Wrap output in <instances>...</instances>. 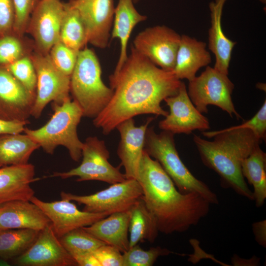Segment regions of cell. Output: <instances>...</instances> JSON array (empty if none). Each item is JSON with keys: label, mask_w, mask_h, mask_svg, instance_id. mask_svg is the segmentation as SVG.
Masks as SVG:
<instances>
[{"label": "cell", "mask_w": 266, "mask_h": 266, "mask_svg": "<svg viewBox=\"0 0 266 266\" xmlns=\"http://www.w3.org/2000/svg\"><path fill=\"white\" fill-rule=\"evenodd\" d=\"M112 96L93 119V124L107 135L121 122L141 114L166 117L161 103L176 95L182 82L173 71L165 70L132 46L131 53L120 70L109 77Z\"/></svg>", "instance_id": "cell-1"}, {"label": "cell", "mask_w": 266, "mask_h": 266, "mask_svg": "<svg viewBox=\"0 0 266 266\" xmlns=\"http://www.w3.org/2000/svg\"><path fill=\"white\" fill-rule=\"evenodd\" d=\"M228 75L214 67L207 66L200 75L189 81L188 94L200 112L207 113V106L213 105L231 117L234 115L237 119H242L232 100L234 86Z\"/></svg>", "instance_id": "cell-7"}, {"label": "cell", "mask_w": 266, "mask_h": 266, "mask_svg": "<svg viewBox=\"0 0 266 266\" xmlns=\"http://www.w3.org/2000/svg\"><path fill=\"white\" fill-rule=\"evenodd\" d=\"M64 2L60 0H41L30 17L26 33L33 39L34 51L48 54L60 40Z\"/></svg>", "instance_id": "cell-12"}, {"label": "cell", "mask_w": 266, "mask_h": 266, "mask_svg": "<svg viewBox=\"0 0 266 266\" xmlns=\"http://www.w3.org/2000/svg\"><path fill=\"white\" fill-rule=\"evenodd\" d=\"M85 24L88 43L101 49L108 46L115 8L113 0H70Z\"/></svg>", "instance_id": "cell-15"}, {"label": "cell", "mask_w": 266, "mask_h": 266, "mask_svg": "<svg viewBox=\"0 0 266 266\" xmlns=\"http://www.w3.org/2000/svg\"><path fill=\"white\" fill-rule=\"evenodd\" d=\"M61 199L83 204V210L91 213H112L128 210L142 195L136 179H127L92 195L79 196L62 192Z\"/></svg>", "instance_id": "cell-9"}, {"label": "cell", "mask_w": 266, "mask_h": 266, "mask_svg": "<svg viewBox=\"0 0 266 266\" xmlns=\"http://www.w3.org/2000/svg\"><path fill=\"white\" fill-rule=\"evenodd\" d=\"M28 123L29 121H11L0 119V135L20 133L24 132L25 126Z\"/></svg>", "instance_id": "cell-38"}, {"label": "cell", "mask_w": 266, "mask_h": 266, "mask_svg": "<svg viewBox=\"0 0 266 266\" xmlns=\"http://www.w3.org/2000/svg\"><path fill=\"white\" fill-rule=\"evenodd\" d=\"M60 40L77 52L88 43L87 30L83 20L77 9L69 1L64 3Z\"/></svg>", "instance_id": "cell-28"}, {"label": "cell", "mask_w": 266, "mask_h": 266, "mask_svg": "<svg viewBox=\"0 0 266 266\" xmlns=\"http://www.w3.org/2000/svg\"><path fill=\"white\" fill-rule=\"evenodd\" d=\"M51 224L43 211L30 200H14L0 205V229L41 231Z\"/></svg>", "instance_id": "cell-19"}, {"label": "cell", "mask_w": 266, "mask_h": 266, "mask_svg": "<svg viewBox=\"0 0 266 266\" xmlns=\"http://www.w3.org/2000/svg\"><path fill=\"white\" fill-rule=\"evenodd\" d=\"M40 147L27 134L0 135V167L28 164L32 153Z\"/></svg>", "instance_id": "cell-25"}, {"label": "cell", "mask_w": 266, "mask_h": 266, "mask_svg": "<svg viewBox=\"0 0 266 266\" xmlns=\"http://www.w3.org/2000/svg\"><path fill=\"white\" fill-rule=\"evenodd\" d=\"M78 52L59 40L52 46L48 55L54 66L62 73L70 77Z\"/></svg>", "instance_id": "cell-34"}, {"label": "cell", "mask_w": 266, "mask_h": 266, "mask_svg": "<svg viewBox=\"0 0 266 266\" xmlns=\"http://www.w3.org/2000/svg\"><path fill=\"white\" fill-rule=\"evenodd\" d=\"M82 157L78 166L66 172H55L50 177L67 179L76 176L78 182L96 180L110 184L127 179L119 167H115L108 162L109 152L104 141L97 137H89L83 142Z\"/></svg>", "instance_id": "cell-8"}, {"label": "cell", "mask_w": 266, "mask_h": 266, "mask_svg": "<svg viewBox=\"0 0 266 266\" xmlns=\"http://www.w3.org/2000/svg\"><path fill=\"white\" fill-rule=\"evenodd\" d=\"M153 120L147 119L146 122L136 126L133 118L119 123L116 129L120 135L117 155L121 165L125 169L127 179H137L140 161L144 151L147 129Z\"/></svg>", "instance_id": "cell-18"}, {"label": "cell", "mask_w": 266, "mask_h": 266, "mask_svg": "<svg viewBox=\"0 0 266 266\" xmlns=\"http://www.w3.org/2000/svg\"><path fill=\"white\" fill-rule=\"evenodd\" d=\"M100 266H123V254L117 248L104 244L92 253Z\"/></svg>", "instance_id": "cell-36"}, {"label": "cell", "mask_w": 266, "mask_h": 266, "mask_svg": "<svg viewBox=\"0 0 266 266\" xmlns=\"http://www.w3.org/2000/svg\"><path fill=\"white\" fill-rule=\"evenodd\" d=\"M79 266H100L98 260L91 253H87L73 258Z\"/></svg>", "instance_id": "cell-40"}, {"label": "cell", "mask_w": 266, "mask_h": 266, "mask_svg": "<svg viewBox=\"0 0 266 266\" xmlns=\"http://www.w3.org/2000/svg\"><path fill=\"white\" fill-rule=\"evenodd\" d=\"M133 0V2L136 3V2H137L138 1H139L140 0Z\"/></svg>", "instance_id": "cell-41"}, {"label": "cell", "mask_w": 266, "mask_h": 266, "mask_svg": "<svg viewBox=\"0 0 266 266\" xmlns=\"http://www.w3.org/2000/svg\"><path fill=\"white\" fill-rule=\"evenodd\" d=\"M206 43L186 35L181 36L173 72L179 79L190 81L202 67L211 62Z\"/></svg>", "instance_id": "cell-21"}, {"label": "cell", "mask_w": 266, "mask_h": 266, "mask_svg": "<svg viewBox=\"0 0 266 266\" xmlns=\"http://www.w3.org/2000/svg\"><path fill=\"white\" fill-rule=\"evenodd\" d=\"M4 67L28 90L36 94L37 77L30 55L25 56Z\"/></svg>", "instance_id": "cell-33"}, {"label": "cell", "mask_w": 266, "mask_h": 266, "mask_svg": "<svg viewBox=\"0 0 266 266\" xmlns=\"http://www.w3.org/2000/svg\"><path fill=\"white\" fill-rule=\"evenodd\" d=\"M252 230L256 241L263 247H266V221L255 222L252 225Z\"/></svg>", "instance_id": "cell-39"}, {"label": "cell", "mask_w": 266, "mask_h": 266, "mask_svg": "<svg viewBox=\"0 0 266 266\" xmlns=\"http://www.w3.org/2000/svg\"><path fill=\"white\" fill-rule=\"evenodd\" d=\"M241 172L254 188V200L261 207L266 199V154L257 147L241 164Z\"/></svg>", "instance_id": "cell-27"}, {"label": "cell", "mask_w": 266, "mask_h": 266, "mask_svg": "<svg viewBox=\"0 0 266 266\" xmlns=\"http://www.w3.org/2000/svg\"><path fill=\"white\" fill-rule=\"evenodd\" d=\"M15 9L12 0H0V36L13 32Z\"/></svg>", "instance_id": "cell-37"}, {"label": "cell", "mask_w": 266, "mask_h": 266, "mask_svg": "<svg viewBox=\"0 0 266 266\" xmlns=\"http://www.w3.org/2000/svg\"><path fill=\"white\" fill-rule=\"evenodd\" d=\"M70 92L83 116L95 118L110 100L113 91L101 79V68L95 52L85 47L79 51L70 75Z\"/></svg>", "instance_id": "cell-6"}, {"label": "cell", "mask_w": 266, "mask_h": 266, "mask_svg": "<svg viewBox=\"0 0 266 266\" xmlns=\"http://www.w3.org/2000/svg\"><path fill=\"white\" fill-rule=\"evenodd\" d=\"M54 111L50 120L42 127L32 130L25 128L24 132L49 154H53L57 147L63 146L71 158L79 162L82 157L83 142L79 139L77 129L83 112L70 97L60 104L52 103Z\"/></svg>", "instance_id": "cell-4"}, {"label": "cell", "mask_w": 266, "mask_h": 266, "mask_svg": "<svg viewBox=\"0 0 266 266\" xmlns=\"http://www.w3.org/2000/svg\"><path fill=\"white\" fill-rule=\"evenodd\" d=\"M261 2H263V3H265L266 2V0H260Z\"/></svg>", "instance_id": "cell-42"}, {"label": "cell", "mask_w": 266, "mask_h": 266, "mask_svg": "<svg viewBox=\"0 0 266 266\" xmlns=\"http://www.w3.org/2000/svg\"><path fill=\"white\" fill-rule=\"evenodd\" d=\"M133 3V0H118L115 8L111 37L119 39L120 53L113 74L120 70L128 58V43L133 29L147 18L136 10Z\"/></svg>", "instance_id": "cell-24"}, {"label": "cell", "mask_w": 266, "mask_h": 266, "mask_svg": "<svg viewBox=\"0 0 266 266\" xmlns=\"http://www.w3.org/2000/svg\"><path fill=\"white\" fill-rule=\"evenodd\" d=\"M141 199L165 234L182 233L208 213L210 203L196 193H182L156 160L144 150L138 177Z\"/></svg>", "instance_id": "cell-2"}, {"label": "cell", "mask_w": 266, "mask_h": 266, "mask_svg": "<svg viewBox=\"0 0 266 266\" xmlns=\"http://www.w3.org/2000/svg\"><path fill=\"white\" fill-rule=\"evenodd\" d=\"M59 240L73 258L91 253L101 245L105 244L83 228L76 229L66 233L60 237Z\"/></svg>", "instance_id": "cell-30"}, {"label": "cell", "mask_w": 266, "mask_h": 266, "mask_svg": "<svg viewBox=\"0 0 266 266\" xmlns=\"http://www.w3.org/2000/svg\"><path fill=\"white\" fill-rule=\"evenodd\" d=\"M39 231L0 229V260L12 261L24 253L36 239Z\"/></svg>", "instance_id": "cell-29"}, {"label": "cell", "mask_w": 266, "mask_h": 266, "mask_svg": "<svg viewBox=\"0 0 266 266\" xmlns=\"http://www.w3.org/2000/svg\"><path fill=\"white\" fill-rule=\"evenodd\" d=\"M15 9L13 32L21 36L26 33L33 11L41 0H12Z\"/></svg>", "instance_id": "cell-35"}, {"label": "cell", "mask_w": 266, "mask_h": 266, "mask_svg": "<svg viewBox=\"0 0 266 266\" xmlns=\"http://www.w3.org/2000/svg\"><path fill=\"white\" fill-rule=\"evenodd\" d=\"M203 136L213 137L207 140L194 135L193 140L203 164L220 176L221 185L254 200L241 172V164L257 147L262 140L248 129H227L202 132Z\"/></svg>", "instance_id": "cell-3"}, {"label": "cell", "mask_w": 266, "mask_h": 266, "mask_svg": "<svg viewBox=\"0 0 266 266\" xmlns=\"http://www.w3.org/2000/svg\"><path fill=\"white\" fill-rule=\"evenodd\" d=\"M23 37L14 33L0 36V67L30 56L33 51V44H29Z\"/></svg>", "instance_id": "cell-31"}, {"label": "cell", "mask_w": 266, "mask_h": 266, "mask_svg": "<svg viewBox=\"0 0 266 266\" xmlns=\"http://www.w3.org/2000/svg\"><path fill=\"white\" fill-rule=\"evenodd\" d=\"M174 135L165 131L158 133L153 127H148L144 150L158 162L179 192L196 193L210 204H218L216 194L194 176L181 160L175 147Z\"/></svg>", "instance_id": "cell-5"}, {"label": "cell", "mask_w": 266, "mask_h": 266, "mask_svg": "<svg viewBox=\"0 0 266 266\" xmlns=\"http://www.w3.org/2000/svg\"><path fill=\"white\" fill-rule=\"evenodd\" d=\"M34 176L35 167L31 164L0 167V205L14 200H30L34 194L31 184L40 179Z\"/></svg>", "instance_id": "cell-20"}, {"label": "cell", "mask_w": 266, "mask_h": 266, "mask_svg": "<svg viewBox=\"0 0 266 266\" xmlns=\"http://www.w3.org/2000/svg\"><path fill=\"white\" fill-rule=\"evenodd\" d=\"M12 263L20 266H76L74 259L66 250L51 224L40 231L32 245Z\"/></svg>", "instance_id": "cell-14"}, {"label": "cell", "mask_w": 266, "mask_h": 266, "mask_svg": "<svg viewBox=\"0 0 266 266\" xmlns=\"http://www.w3.org/2000/svg\"><path fill=\"white\" fill-rule=\"evenodd\" d=\"M181 36L165 26L146 29L135 37L132 46L161 68L172 71Z\"/></svg>", "instance_id": "cell-11"}, {"label": "cell", "mask_w": 266, "mask_h": 266, "mask_svg": "<svg viewBox=\"0 0 266 266\" xmlns=\"http://www.w3.org/2000/svg\"><path fill=\"white\" fill-rule=\"evenodd\" d=\"M129 235L130 247L139 242H154L159 230L155 218L140 198L129 209Z\"/></svg>", "instance_id": "cell-26"}, {"label": "cell", "mask_w": 266, "mask_h": 266, "mask_svg": "<svg viewBox=\"0 0 266 266\" xmlns=\"http://www.w3.org/2000/svg\"><path fill=\"white\" fill-rule=\"evenodd\" d=\"M30 57L37 77L36 97L31 116L37 119L48 103L60 104L69 97L70 77L54 66L48 54L33 50Z\"/></svg>", "instance_id": "cell-10"}, {"label": "cell", "mask_w": 266, "mask_h": 266, "mask_svg": "<svg viewBox=\"0 0 266 266\" xmlns=\"http://www.w3.org/2000/svg\"><path fill=\"white\" fill-rule=\"evenodd\" d=\"M173 253L168 249L160 246L144 250L137 244L123 253V266H152L159 257Z\"/></svg>", "instance_id": "cell-32"}, {"label": "cell", "mask_w": 266, "mask_h": 266, "mask_svg": "<svg viewBox=\"0 0 266 266\" xmlns=\"http://www.w3.org/2000/svg\"><path fill=\"white\" fill-rule=\"evenodd\" d=\"M35 97L5 67H0V119L29 121Z\"/></svg>", "instance_id": "cell-17"}, {"label": "cell", "mask_w": 266, "mask_h": 266, "mask_svg": "<svg viewBox=\"0 0 266 266\" xmlns=\"http://www.w3.org/2000/svg\"><path fill=\"white\" fill-rule=\"evenodd\" d=\"M227 0H214L209 3L211 26L208 30V48L215 57L214 67L228 75L232 53L236 42L225 35L222 27L223 9Z\"/></svg>", "instance_id": "cell-23"}, {"label": "cell", "mask_w": 266, "mask_h": 266, "mask_svg": "<svg viewBox=\"0 0 266 266\" xmlns=\"http://www.w3.org/2000/svg\"><path fill=\"white\" fill-rule=\"evenodd\" d=\"M129 221L128 210L112 213L83 228L105 244L117 248L123 253L130 248Z\"/></svg>", "instance_id": "cell-22"}, {"label": "cell", "mask_w": 266, "mask_h": 266, "mask_svg": "<svg viewBox=\"0 0 266 266\" xmlns=\"http://www.w3.org/2000/svg\"><path fill=\"white\" fill-rule=\"evenodd\" d=\"M169 112L159 123L163 131L173 134H190L195 130L202 132L210 129L208 119L194 105L182 82L178 93L164 100Z\"/></svg>", "instance_id": "cell-13"}, {"label": "cell", "mask_w": 266, "mask_h": 266, "mask_svg": "<svg viewBox=\"0 0 266 266\" xmlns=\"http://www.w3.org/2000/svg\"><path fill=\"white\" fill-rule=\"evenodd\" d=\"M30 201L37 205L49 218L53 231L59 238L74 229L90 226L109 215L81 211L66 199L46 202L33 196Z\"/></svg>", "instance_id": "cell-16"}]
</instances>
